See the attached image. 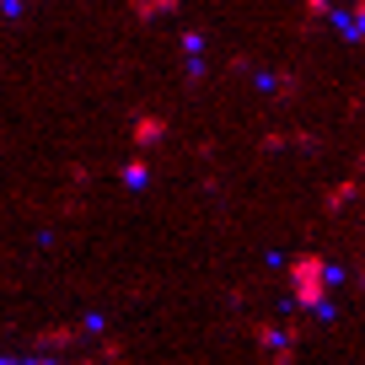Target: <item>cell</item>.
Masks as SVG:
<instances>
[{
  "label": "cell",
  "instance_id": "cell-7",
  "mask_svg": "<svg viewBox=\"0 0 365 365\" xmlns=\"http://www.w3.org/2000/svg\"><path fill=\"white\" fill-rule=\"evenodd\" d=\"M328 6H333V0H307V11H312V16H322Z\"/></svg>",
  "mask_w": 365,
  "mask_h": 365
},
{
  "label": "cell",
  "instance_id": "cell-3",
  "mask_svg": "<svg viewBox=\"0 0 365 365\" xmlns=\"http://www.w3.org/2000/svg\"><path fill=\"white\" fill-rule=\"evenodd\" d=\"M167 11H178V0H135V6H129L135 22H156V16H167Z\"/></svg>",
  "mask_w": 365,
  "mask_h": 365
},
{
  "label": "cell",
  "instance_id": "cell-1",
  "mask_svg": "<svg viewBox=\"0 0 365 365\" xmlns=\"http://www.w3.org/2000/svg\"><path fill=\"white\" fill-rule=\"evenodd\" d=\"M290 279H296V307L301 312H317V317H333V290H328V263L312 258V252H301V258H290Z\"/></svg>",
  "mask_w": 365,
  "mask_h": 365
},
{
  "label": "cell",
  "instance_id": "cell-6",
  "mask_svg": "<svg viewBox=\"0 0 365 365\" xmlns=\"http://www.w3.org/2000/svg\"><path fill=\"white\" fill-rule=\"evenodd\" d=\"M76 333H81V328H54V333H43V344H48V349H59V344H70Z\"/></svg>",
  "mask_w": 365,
  "mask_h": 365
},
{
  "label": "cell",
  "instance_id": "cell-4",
  "mask_svg": "<svg viewBox=\"0 0 365 365\" xmlns=\"http://www.w3.org/2000/svg\"><path fill=\"white\" fill-rule=\"evenodd\" d=\"M145 178H150L145 161H129V167H124V182H129V188H145Z\"/></svg>",
  "mask_w": 365,
  "mask_h": 365
},
{
  "label": "cell",
  "instance_id": "cell-5",
  "mask_svg": "<svg viewBox=\"0 0 365 365\" xmlns=\"http://www.w3.org/2000/svg\"><path fill=\"white\" fill-rule=\"evenodd\" d=\"M349 199H354V182H344V188H328V210L349 205Z\"/></svg>",
  "mask_w": 365,
  "mask_h": 365
},
{
  "label": "cell",
  "instance_id": "cell-8",
  "mask_svg": "<svg viewBox=\"0 0 365 365\" xmlns=\"http://www.w3.org/2000/svg\"><path fill=\"white\" fill-rule=\"evenodd\" d=\"M22 6H27V0H6V11H11V16H16V11H22Z\"/></svg>",
  "mask_w": 365,
  "mask_h": 365
},
{
  "label": "cell",
  "instance_id": "cell-2",
  "mask_svg": "<svg viewBox=\"0 0 365 365\" xmlns=\"http://www.w3.org/2000/svg\"><path fill=\"white\" fill-rule=\"evenodd\" d=\"M129 135H135V145H156V140H167V124H161V118H135V129H129Z\"/></svg>",
  "mask_w": 365,
  "mask_h": 365
}]
</instances>
